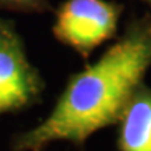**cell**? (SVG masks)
I'll use <instances>...</instances> for the list:
<instances>
[{"mask_svg": "<svg viewBox=\"0 0 151 151\" xmlns=\"http://www.w3.org/2000/svg\"><path fill=\"white\" fill-rule=\"evenodd\" d=\"M151 67V13L133 17L94 63L67 78L41 123L17 134L11 151H43L55 141L86 146L90 136L118 122Z\"/></svg>", "mask_w": 151, "mask_h": 151, "instance_id": "cell-1", "label": "cell"}, {"mask_svg": "<svg viewBox=\"0 0 151 151\" xmlns=\"http://www.w3.org/2000/svg\"><path fill=\"white\" fill-rule=\"evenodd\" d=\"M123 9L115 0H63L55 11L53 37L88 60L116 35Z\"/></svg>", "mask_w": 151, "mask_h": 151, "instance_id": "cell-2", "label": "cell"}, {"mask_svg": "<svg viewBox=\"0 0 151 151\" xmlns=\"http://www.w3.org/2000/svg\"><path fill=\"white\" fill-rule=\"evenodd\" d=\"M43 90L45 81L28 59L14 21L0 18V116L31 108Z\"/></svg>", "mask_w": 151, "mask_h": 151, "instance_id": "cell-3", "label": "cell"}, {"mask_svg": "<svg viewBox=\"0 0 151 151\" xmlns=\"http://www.w3.org/2000/svg\"><path fill=\"white\" fill-rule=\"evenodd\" d=\"M119 151H151V88L144 83L134 90L119 115Z\"/></svg>", "mask_w": 151, "mask_h": 151, "instance_id": "cell-4", "label": "cell"}, {"mask_svg": "<svg viewBox=\"0 0 151 151\" xmlns=\"http://www.w3.org/2000/svg\"><path fill=\"white\" fill-rule=\"evenodd\" d=\"M0 9L25 14H42L52 10L49 0H0Z\"/></svg>", "mask_w": 151, "mask_h": 151, "instance_id": "cell-5", "label": "cell"}, {"mask_svg": "<svg viewBox=\"0 0 151 151\" xmlns=\"http://www.w3.org/2000/svg\"><path fill=\"white\" fill-rule=\"evenodd\" d=\"M140 1H143L144 4H147V6H148V7L151 9V0H140Z\"/></svg>", "mask_w": 151, "mask_h": 151, "instance_id": "cell-6", "label": "cell"}]
</instances>
